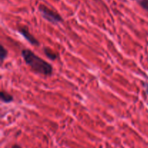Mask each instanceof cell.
I'll use <instances>...</instances> for the list:
<instances>
[{
	"label": "cell",
	"mask_w": 148,
	"mask_h": 148,
	"mask_svg": "<svg viewBox=\"0 0 148 148\" xmlns=\"http://www.w3.org/2000/svg\"><path fill=\"white\" fill-rule=\"evenodd\" d=\"M21 54L26 64L28 65L36 73L45 76H50L53 73V67L51 65L42 58L39 57L30 49H23Z\"/></svg>",
	"instance_id": "6da1fadb"
},
{
	"label": "cell",
	"mask_w": 148,
	"mask_h": 148,
	"mask_svg": "<svg viewBox=\"0 0 148 148\" xmlns=\"http://www.w3.org/2000/svg\"><path fill=\"white\" fill-rule=\"evenodd\" d=\"M38 11L40 12L41 16L45 20L53 23V24H58L63 21V18L59 13L51 10L43 4L39 5Z\"/></svg>",
	"instance_id": "7a4b0ae2"
},
{
	"label": "cell",
	"mask_w": 148,
	"mask_h": 148,
	"mask_svg": "<svg viewBox=\"0 0 148 148\" xmlns=\"http://www.w3.org/2000/svg\"><path fill=\"white\" fill-rule=\"evenodd\" d=\"M18 31L27 41L30 43H31L32 45H34V46H38L40 45V43L38 40V39L36 38H35L33 35L31 34L30 31H29L28 28H27L26 26H22L18 28Z\"/></svg>",
	"instance_id": "3957f363"
},
{
	"label": "cell",
	"mask_w": 148,
	"mask_h": 148,
	"mask_svg": "<svg viewBox=\"0 0 148 148\" xmlns=\"http://www.w3.org/2000/svg\"><path fill=\"white\" fill-rule=\"evenodd\" d=\"M43 52H44L45 55L49 58L51 60H56L59 58V54L58 53H56L55 51H52L51 49H49L47 47L43 48Z\"/></svg>",
	"instance_id": "277c9868"
},
{
	"label": "cell",
	"mask_w": 148,
	"mask_h": 148,
	"mask_svg": "<svg viewBox=\"0 0 148 148\" xmlns=\"http://www.w3.org/2000/svg\"><path fill=\"white\" fill-rule=\"evenodd\" d=\"M0 96H1V101L6 103H8L12 102L13 101V96L10 95V93H8L7 91L1 90V93H0Z\"/></svg>",
	"instance_id": "5b68a950"
},
{
	"label": "cell",
	"mask_w": 148,
	"mask_h": 148,
	"mask_svg": "<svg viewBox=\"0 0 148 148\" xmlns=\"http://www.w3.org/2000/svg\"><path fill=\"white\" fill-rule=\"evenodd\" d=\"M7 54H8V51L7 49L4 48L3 45H1V54H0V59H1V64H2L4 62V59L7 58Z\"/></svg>",
	"instance_id": "8992f818"
},
{
	"label": "cell",
	"mask_w": 148,
	"mask_h": 148,
	"mask_svg": "<svg viewBox=\"0 0 148 148\" xmlns=\"http://www.w3.org/2000/svg\"><path fill=\"white\" fill-rule=\"evenodd\" d=\"M142 8L148 12V0H134Z\"/></svg>",
	"instance_id": "52a82bcc"
},
{
	"label": "cell",
	"mask_w": 148,
	"mask_h": 148,
	"mask_svg": "<svg viewBox=\"0 0 148 148\" xmlns=\"http://www.w3.org/2000/svg\"><path fill=\"white\" fill-rule=\"evenodd\" d=\"M144 88L145 90L146 93H147V95H148V82H145V83L144 84Z\"/></svg>",
	"instance_id": "ba28073f"
},
{
	"label": "cell",
	"mask_w": 148,
	"mask_h": 148,
	"mask_svg": "<svg viewBox=\"0 0 148 148\" xmlns=\"http://www.w3.org/2000/svg\"><path fill=\"white\" fill-rule=\"evenodd\" d=\"M12 148H22L21 147H20V145H14L12 146Z\"/></svg>",
	"instance_id": "9c48e42d"
}]
</instances>
